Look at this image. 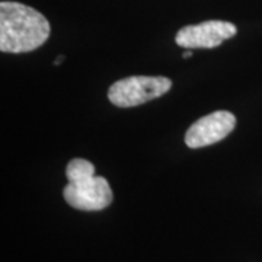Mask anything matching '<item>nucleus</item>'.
<instances>
[{
  "label": "nucleus",
  "instance_id": "obj_1",
  "mask_svg": "<svg viewBox=\"0 0 262 262\" xmlns=\"http://www.w3.org/2000/svg\"><path fill=\"white\" fill-rule=\"evenodd\" d=\"M50 22L34 8L18 2L0 3V50L3 53H29L50 37Z\"/></svg>",
  "mask_w": 262,
  "mask_h": 262
},
{
  "label": "nucleus",
  "instance_id": "obj_2",
  "mask_svg": "<svg viewBox=\"0 0 262 262\" xmlns=\"http://www.w3.org/2000/svg\"><path fill=\"white\" fill-rule=\"evenodd\" d=\"M69 184L63 189L66 203L76 210L99 211L113 203V189L103 177L95 175V166L86 159L70 160L66 168Z\"/></svg>",
  "mask_w": 262,
  "mask_h": 262
},
{
  "label": "nucleus",
  "instance_id": "obj_3",
  "mask_svg": "<svg viewBox=\"0 0 262 262\" xmlns=\"http://www.w3.org/2000/svg\"><path fill=\"white\" fill-rule=\"evenodd\" d=\"M170 88L172 82L165 76H130L111 84L108 99L118 108H131L163 96Z\"/></svg>",
  "mask_w": 262,
  "mask_h": 262
},
{
  "label": "nucleus",
  "instance_id": "obj_4",
  "mask_svg": "<svg viewBox=\"0 0 262 262\" xmlns=\"http://www.w3.org/2000/svg\"><path fill=\"white\" fill-rule=\"evenodd\" d=\"M237 28L232 22L226 20H206L198 25H188L178 31L177 44L179 47L194 50V48H215L223 41L236 35Z\"/></svg>",
  "mask_w": 262,
  "mask_h": 262
},
{
  "label": "nucleus",
  "instance_id": "obj_5",
  "mask_svg": "<svg viewBox=\"0 0 262 262\" xmlns=\"http://www.w3.org/2000/svg\"><path fill=\"white\" fill-rule=\"evenodd\" d=\"M236 125V117L229 111H215L195 121L185 134V143L191 149H200L226 139Z\"/></svg>",
  "mask_w": 262,
  "mask_h": 262
},
{
  "label": "nucleus",
  "instance_id": "obj_6",
  "mask_svg": "<svg viewBox=\"0 0 262 262\" xmlns=\"http://www.w3.org/2000/svg\"><path fill=\"white\" fill-rule=\"evenodd\" d=\"M63 60H64V56H58V57H57L56 61H54V64H56V66L61 64V61H63Z\"/></svg>",
  "mask_w": 262,
  "mask_h": 262
},
{
  "label": "nucleus",
  "instance_id": "obj_7",
  "mask_svg": "<svg viewBox=\"0 0 262 262\" xmlns=\"http://www.w3.org/2000/svg\"><path fill=\"white\" fill-rule=\"evenodd\" d=\"M182 56H184V58H188V57L192 56V51H191V50H188V51H185V53H184Z\"/></svg>",
  "mask_w": 262,
  "mask_h": 262
}]
</instances>
